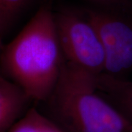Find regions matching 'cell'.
<instances>
[{"label":"cell","instance_id":"8fae6325","mask_svg":"<svg viewBox=\"0 0 132 132\" xmlns=\"http://www.w3.org/2000/svg\"><path fill=\"white\" fill-rule=\"evenodd\" d=\"M128 132H132V126H131V129H130V131H129Z\"/></svg>","mask_w":132,"mask_h":132},{"label":"cell","instance_id":"8992f818","mask_svg":"<svg viewBox=\"0 0 132 132\" xmlns=\"http://www.w3.org/2000/svg\"><path fill=\"white\" fill-rule=\"evenodd\" d=\"M101 94L132 123V81L101 73L96 77Z\"/></svg>","mask_w":132,"mask_h":132},{"label":"cell","instance_id":"5b68a950","mask_svg":"<svg viewBox=\"0 0 132 132\" xmlns=\"http://www.w3.org/2000/svg\"><path fill=\"white\" fill-rule=\"evenodd\" d=\"M32 101L19 85L0 73V132H7Z\"/></svg>","mask_w":132,"mask_h":132},{"label":"cell","instance_id":"9c48e42d","mask_svg":"<svg viewBox=\"0 0 132 132\" xmlns=\"http://www.w3.org/2000/svg\"><path fill=\"white\" fill-rule=\"evenodd\" d=\"M95 7L112 10H126L127 0H89Z\"/></svg>","mask_w":132,"mask_h":132},{"label":"cell","instance_id":"ba28073f","mask_svg":"<svg viewBox=\"0 0 132 132\" xmlns=\"http://www.w3.org/2000/svg\"><path fill=\"white\" fill-rule=\"evenodd\" d=\"M34 0H0V39L9 32Z\"/></svg>","mask_w":132,"mask_h":132},{"label":"cell","instance_id":"277c9868","mask_svg":"<svg viewBox=\"0 0 132 132\" xmlns=\"http://www.w3.org/2000/svg\"><path fill=\"white\" fill-rule=\"evenodd\" d=\"M97 29L105 54V71L124 78L132 71V18L126 10L82 9Z\"/></svg>","mask_w":132,"mask_h":132},{"label":"cell","instance_id":"3957f363","mask_svg":"<svg viewBox=\"0 0 132 132\" xmlns=\"http://www.w3.org/2000/svg\"><path fill=\"white\" fill-rule=\"evenodd\" d=\"M57 33L66 62L98 76L105 71V54L97 29L82 10L54 11Z\"/></svg>","mask_w":132,"mask_h":132},{"label":"cell","instance_id":"30bf717a","mask_svg":"<svg viewBox=\"0 0 132 132\" xmlns=\"http://www.w3.org/2000/svg\"><path fill=\"white\" fill-rule=\"evenodd\" d=\"M3 45H2V39H0V53L2 52V48H3ZM0 73H2V71H1V69H0Z\"/></svg>","mask_w":132,"mask_h":132},{"label":"cell","instance_id":"52a82bcc","mask_svg":"<svg viewBox=\"0 0 132 132\" xmlns=\"http://www.w3.org/2000/svg\"><path fill=\"white\" fill-rule=\"evenodd\" d=\"M7 132H63L35 107H30Z\"/></svg>","mask_w":132,"mask_h":132},{"label":"cell","instance_id":"6da1fadb","mask_svg":"<svg viewBox=\"0 0 132 132\" xmlns=\"http://www.w3.org/2000/svg\"><path fill=\"white\" fill-rule=\"evenodd\" d=\"M64 62L52 0H43L24 28L3 46L0 69L32 101L43 103L57 84Z\"/></svg>","mask_w":132,"mask_h":132},{"label":"cell","instance_id":"7a4b0ae2","mask_svg":"<svg viewBox=\"0 0 132 132\" xmlns=\"http://www.w3.org/2000/svg\"><path fill=\"white\" fill-rule=\"evenodd\" d=\"M96 77L65 61L52 93L43 104L46 114L63 132H128L132 126L105 98Z\"/></svg>","mask_w":132,"mask_h":132}]
</instances>
